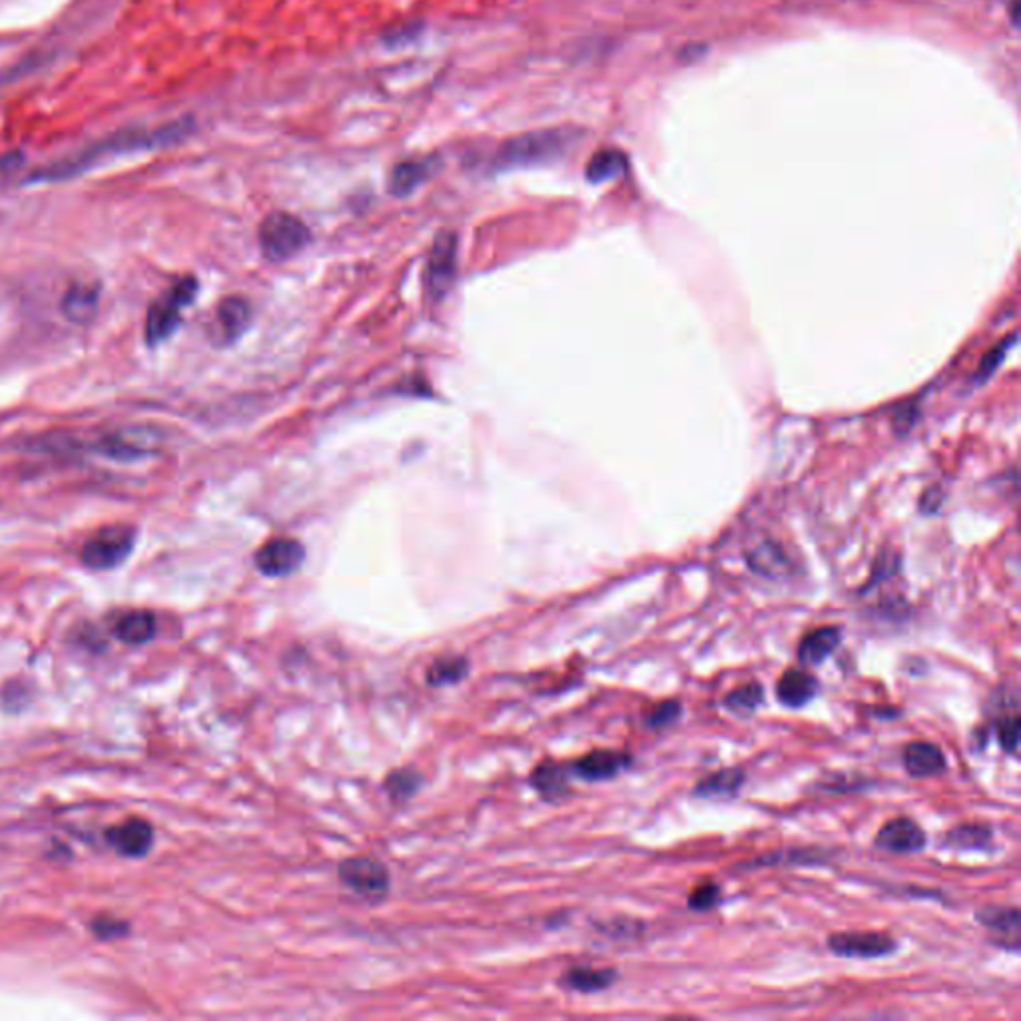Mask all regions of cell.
<instances>
[{"mask_svg":"<svg viewBox=\"0 0 1021 1021\" xmlns=\"http://www.w3.org/2000/svg\"><path fill=\"white\" fill-rule=\"evenodd\" d=\"M535 788L547 798H559L567 792V768L563 764H541L533 774Z\"/></svg>","mask_w":1021,"mask_h":1021,"instance_id":"4316f807","label":"cell"},{"mask_svg":"<svg viewBox=\"0 0 1021 1021\" xmlns=\"http://www.w3.org/2000/svg\"><path fill=\"white\" fill-rule=\"evenodd\" d=\"M310 242L308 226L292 214H272L260 226V246L270 262H284L302 252Z\"/></svg>","mask_w":1021,"mask_h":1021,"instance_id":"277c9868","label":"cell"},{"mask_svg":"<svg viewBox=\"0 0 1021 1021\" xmlns=\"http://www.w3.org/2000/svg\"><path fill=\"white\" fill-rule=\"evenodd\" d=\"M926 834L924 830L910 818H894L886 822L878 836L876 846L880 850L896 852V854H914L926 848Z\"/></svg>","mask_w":1021,"mask_h":1021,"instance_id":"8fae6325","label":"cell"},{"mask_svg":"<svg viewBox=\"0 0 1021 1021\" xmlns=\"http://www.w3.org/2000/svg\"><path fill=\"white\" fill-rule=\"evenodd\" d=\"M250 324V306L244 298H226L218 308V326L226 341L240 338Z\"/></svg>","mask_w":1021,"mask_h":1021,"instance_id":"7402d4cb","label":"cell"},{"mask_svg":"<svg viewBox=\"0 0 1021 1021\" xmlns=\"http://www.w3.org/2000/svg\"><path fill=\"white\" fill-rule=\"evenodd\" d=\"M682 706L677 700H665L661 704H657L649 714H647V726L649 728H655V730H661V728H667L671 726L673 722L679 720L681 716Z\"/></svg>","mask_w":1021,"mask_h":1021,"instance_id":"4dcf8cb0","label":"cell"},{"mask_svg":"<svg viewBox=\"0 0 1021 1021\" xmlns=\"http://www.w3.org/2000/svg\"><path fill=\"white\" fill-rule=\"evenodd\" d=\"M904 766L910 776L914 778H930L938 776L946 770L948 762L944 752L930 742H912L904 748L902 754Z\"/></svg>","mask_w":1021,"mask_h":1021,"instance_id":"5bb4252c","label":"cell"},{"mask_svg":"<svg viewBox=\"0 0 1021 1021\" xmlns=\"http://www.w3.org/2000/svg\"><path fill=\"white\" fill-rule=\"evenodd\" d=\"M196 292L198 282L194 278H182L150 306L146 318V341L150 345L168 340L178 330L182 310L194 302Z\"/></svg>","mask_w":1021,"mask_h":1021,"instance_id":"3957f363","label":"cell"},{"mask_svg":"<svg viewBox=\"0 0 1021 1021\" xmlns=\"http://www.w3.org/2000/svg\"><path fill=\"white\" fill-rule=\"evenodd\" d=\"M720 904V888L712 882H704L688 898V906L694 912H708Z\"/></svg>","mask_w":1021,"mask_h":1021,"instance_id":"1f68e13d","label":"cell"},{"mask_svg":"<svg viewBox=\"0 0 1021 1021\" xmlns=\"http://www.w3.org/2000/svg\"><path fill=\"white\" fill-rule=\"evenodd\" d=\"M746 780V772L738 766H732V768H724V770H718V772H712L710 776L702 778L696 788H694V794L696 796H702V798H722V796H736L738 790L742 788Z\"/></svg>","mask_w":1021,"mask_h":1021,"instance_id":"ffe728a7","label":"cell"},{"mask_svg":"<svg viewBox=\"0 0 1021 1021\" xmlns=\"http://www.w3.org/2000/svg\"><path fill=\"white\" fill-rule=\"evenodd\" d=\"M762 702H764V690L758 682L742 684L740 688H736L724 696L726 710H730L732 714L742 716V718L754 714Z\"/></svg>","mask_w":1021,"mask_h":1021,"instance_id":"d4e9b609","label":"cell"},{"mask_svg":"<svg viewBox=\"0 0 1021 1021\" xmlns=\"http://www.w3.org/2000/svg\"><path fill=\"white\" fill-rule=\"evenodd\" d=\"M192 130V122L190 120H180V122H172L168 126H160L156 130H128V132H120L104 142H98L96 146L84 150L82 154L74 156V158H68L64 162H58L46 170H40L36 172L34 176H30V182H52V180H64V178H70V176H76L78 172L94 166L98 160L106 158V156H116V154H126V152H136V150H152V148H160V146H170L182 138H186V134Z\"/></svg>","mask_w":1021,"mask_h":1021,"instance_id":"6da1fadb","label":"cell"},{"mask_svg":"<svg viewBox=\"0 0 1021 1021\" xmlns=\"http://www.w3.org/2000/svg\"><path fill=\"white\" fill-rule=\"evenodd\" d=\"M457 270V238L451 232H443L435 238L427 270H425V292L429 298L439 300L447 294L455 280Z\"/></svg>","mask_w":1021,"mask_h":1021,"instance_id":"8992f818","label":"cell"},{"mask_svg":"<svg viewBox=\"0 0 1021 1021\" xmlns=\"http://www.w3.org/2000/svg\"><path fill=\"white\" fill-rule=\"evenodd\" d=\"M114 633L126 645H146L156 635V617L150 611H130L116 621Z\"/></svg>","mask_w":1021,"mask_h":1021,"instance_id":"ac0fdd59","label":"cell"},{"mask_svg":"<svg viewBox=\"0 0 1021 1021\" xmlns=\"http://www.w3.org/2000/svg\"><path fill=\"white\" fill-rule=\"evenodd\" d=\"M421 784V776L413 770H397L385 780V790L393 800H407L417 792Z\"/></svg>","mask_w":1021,"mask_h":1021,"instance_id":"f1b7e54d","label":"cell"},{"mask_svg":"<svg viewBox=\"0 0 1021 1021\" xmlns=\"http://www.w3.org/2000/svg\"><path fill=\"white\" fill-rule=\"evenodd\" d=\"M98 312V290L76 284L62 298V314L74 324H88Z\"/></svg>","mask_w":1021,"mask_h":1021,"instance_id":"d6986e66","label":"cell"},{"mask_svg":"<svg viewBox=\"0 0 1021 1021\" xmlns=\"http://www.w3.org/2000/svg\"><path fill=\"white\" fill-rule=\"evenodd\" d=\"M467 671H469V665L465 659L461 657H449V659H439L435 661L431 667H429V673H427V682L431 686H445V684H455V682L463 681L467 677Z\"/></svg>","mask_w":1021,"mask_h":1021,"instance_id":"83f0119b","label":"cell"},{"mask_svg":"<svg viewBox=\"0 0 1021 1021\" xmlns=\"http://www.w3.org/2000/svg\"><path fill=\"white\" fill-rule=\"evenodd\" d=\"M431 174V162H403L391 174V192L395 196L411 194Z\"/></svg>","mask_w":1021,"mask_h":1021,"instance_id":"603a6c76","label":"cell"},{"mask_svg":"<svg viewBox=\"0 0 1021 1021\" xmlns=\"http://www.w3.org/2000/svg\"><path fill=\"white\" fill-rule=\"evenodd\" d=\"M992 840V828L986 824H960L952 828L946 842L964 850H984Z\"/></svg>","mask_w":1021,"mask_h":1021,"instance_id":"484cf974","label":"cell"},{"mask_svg":"<svg viewBox=\"0 0 1021 1021\" xmlns=\"http://www.w3.org/2000/svg\"><path fill=\"white\" fill-rule=\"evenodd\" d=\"M617 978H619V974L615 970H597V968H589V966H579L565 974L563 984L573 992L595 994V992H603V990L611 988L617 982Z\"/></svg>","mask_w":1021,"mask_h":1021,"instance_id":"44dd1931","label":"cell"},{"mask_svg":"<svg viewBox=\"0 0 1021 1021\" xmlns=\"http://www.w3.org/2000/svg\"><path fill=\"white\" fill-rule=\"evenodd\" d=\"M136 531L128 525H110L96 531L82 547L80 559L88 569L108 571L120 567L132 553Z\"/></svg>","mask_w":1021,"mask_h":1021,"instance_id":"5b68a950","label":"cell"},{"mask_svg":"<svg viewBox=\"0 0 1021 1021\" xmlns=\"http://www.w3.org/2000/svg\"><path fill=\"white\" fill-rule=\"evenodd\" d=\"M840 641L842 633L838 627L816 629L802 639L798 647V661L804 667H818L840 647Z\"/></svg>","mask_w":1021,"mask_h":1021,"instance_id":"9a60e30c","label":"cell"},{"mask_svg":"<svg viewBox=\"0 0 1021 1021\" xmlns=\"http://www.w3.org/2000/svg\"><path fill=\"white\" fill-rule=\"evenodd\" d=\"M748 565L754 573L768 577V579H782L792 571V561L786 557V553L778 545H774L770 541H766L750 551Z\"/></svg>","mask_w":1021,"mask_h":1021,"instance_id":"e0dca14e","label":"cell"},{"mask_svg":"<svg viewBox=\"0 0 1021 1021\" xmlns=\"http://www.w3.org/2000/svg\"><path fill=\"white\" fill-rule=\"evenodd\" d=\"M1014 343H1016V336H1012L1010 340L1002 341L1000 345H996V347H994V349H992V351L984 357V361H982V365H980V371H978V379H980V381H986L988 377H992V373H994V371L1002 365V361L1006 359V355H1008V351L1014 347Z\"/></svg>","mask_w":1021,"mask_h":1021,"instance_id":"d6a6232c","label":"cell"},{"mask_svg":"<svg viewBox=\"0 0 1021 1021\" xmlns=\"http://www.w3.org/2000/svg\"><path fill=\"white\" fill-rule=\"evenodd\" d=\"M996 734H998V742H1000L1004 752H1008V754H1016L1018 752L1021 734L1018 710H1014L1012 714L1000 716V720L996 722Z\"/></svg>","mask_w":1021,"mask_h":1021,"instance_id":"f546056e","label":"cell"},{"mask_svg":"<svg viewBox=\"0 0 1021 1021\" xmlns=\"http://www.w3.org/2000/svg\"><path fill=\"white\" fill-rule=\"evenodd\" d=\"M816 692H818V681L810 673L798 671V669L786 671L776 684V696H778L780 704H784L788 708H800V706L808 704L816 696Z\"/></svg>","mask_w":1021,"mask_h":1021,"instance_id":"2e32d148","label":"cell"},{"mask_svg":"<svg viewBox=\"0 0 1021 1021\" xmlns=\"http://www.w3.org/2000/svg\"><path fill=\"white\" fill-rule=\"evenodd\" d=\"M571 142V134L565 130H539L509 140L493 158L497 168H515L537 164L559 156Z\"/></svg>","mask_w":1021,"mask_h":1021,"instance_id":"7a4b0ae2","label":"cell"},{"mask_svg":"<svg viewBox=\"0 0 1021 1021\" xmlns=\"http://www.w3.org/2000/svg\"><path fill=\"white\" fill-rule=\"evenodd\" d=\"M627 168V158L619 150H603L593 156L587 166V178L595 184L607 182L623 174Z\"/></svg>","mask_w":1021,"mask_h":1021,"instance_id":"cb8c5ba5","label":"cell"},{"mask_svg":"<svg viewBox=\"0 0 1021 1021\" xmlns=\"http://www.w3.org/2000/svg\"><path fill=\"white\" fill-rule=\"evenodd\" d=\"M92 932L100 940H120V938H124L130 932V928H128L126 922H120V920L110 918V916H102V918L92 922Z\"/></svg>","mask_w":1021,"mask_h":1021,"instance_id":"836d02e7","label":"cell"},{"mask_svg":"<svg viewBox=\"0 0 1021 1021\" xmlns=\"http://www.w3.org/2000/svg\"><path fill=\"white\" fill-rule=\"evenodd\" d=\"M976 918L984 928H988L990 932H996L1000 936L994 942H1002L1004 948L1014 950V952L1020 950L1021 916L1018 908L988 906V908H982Z\"/></svg>","mask_w":1021,"mask_h":1021,"instance_id":"4fadbf2b","label":"cell"},{"mask_svg":"<svg viewBox=\"0 0 1021 1021\" xmlns=\"http://www.w3.org/2000/svg\"><path fill=\"white\" fill-rule=\"evenodd\" d=\"M343 886L361 898L377 900L389 892L387 868L371 858H349L338 868Z\"/></svg>","mask_w":1021,"mask_h":1021,"instance_id":"52a82bcc","label":"cell"},{"mask_svg":"<svg viewBox=\"0 0 1021 1021\" xmlns=\"http://www.w3.org/2000/svg\"><path fill=\"white\" fill-rule=\"evenodd\" d=\"M306 559L302 543L294 539H274L256 553V567L266 577H288L296 573Z\"/></svg>","mask_w":1021,"mask_h":1021,"instance_id":"9c48e42d","label":"cell"},{"mask_svg":"<svg viewBox=\"0 0 1021 1021\" xmlns=\"http://www.w3.org/2000/svg\"><path fill=\"white\" fill-rule=\"evenodd\" d=\"M828 948L844 958H884L896 950V940L882 932H842L828 938Z\"/></svg>","mask_w":1021,"mask_h":1021,"instance_id":"ba28073f","label":"cell"},{"mask_svg":"<svg viewBox=\"0 0 1021 1021\" xmlns=\"http://www.w3.org/2000/svg\"><path fill=\"white\" fill-rule=\"evenodd\" d=\"M108 844L126 858H142L154 844V828L140 818H130L106 832Z\"/></svg>","mask_w":1021,"mask_h":1021,"instance_id":"30bf717a","label":"cell"},{"mask_svg":"<svg viewBox=\"0 0 1021 1021\" xmlns=\"http://www.w3.org/2000/svg\"><path fill=\"white\" fill-rule=\"evenodd\" d=\"M631 756L625 752L615 750H595L571 764V772L587 782H601L611 780L617 774H621L625 768H629Z\"/></svg>","mask_w":1021,"mask_h":1021,"instance_id":"7c38bea8","label":"cell"}]
</instances>
